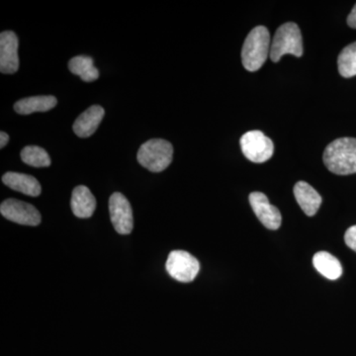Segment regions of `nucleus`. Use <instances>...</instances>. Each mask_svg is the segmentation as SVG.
Listing matches in <instances>:
<instances>
[{
	"label": "nucleus",
	"mask_w": 356,
	"mask_h": 356,
	"mask_svg": "<svg viewBox=\"0 0 356 356\" xmlns=\"http://www.w3.org/2000/svg\"><path fill=\"white\" fill-rule=\"evenodd\" d=\"M21 159L26 165L34 168H47L50 166L51 161L48 153L42 147L27 146L21 151Z\"/></svg>",
	"instance_id": "6ab92c4d"
},
{
	"label": "nucleus",
	"mask_w": 356,
	"mask_h": 356,
	"mask_svg": "<svg viewBox=\"0 0 356 356\" xmlns=\"http://www.w3.org/2000/svg\"><path fill=\"white\" fill-rule=\"evenodd\" d=\"M0 213L9 221L24 225V226H38L41 222V214L31 204L7 199L0 206Z\"/></svg>",
	"instance_id": "0eeeda50"
},
{
	"label": "nucleus",
	"mask_w": 356,
	"mask_h": 356,
	"mask_svg": "<svg viewBox=\"0 0 356 356\" xmlns=\"http://www.w3.org/2000/svg\"><path fill=\"white\" fill-rule=\"evenodd\" d=\"M72 74L79 76L86 83L95 81L99 77V70L93 65V58L88 56H76L69 63Z\"/></svg>",
	"instance_id": "f3484780"
},
{
	"label": "nucleus",
	"mask_w": 356,
	"mask_h": 356,
	"mask_svg": "<svg viewBox=\"0 0 356 356\" xmlns=\"http://www.w3.org/2000/svg\"><path fill=\"white\" fill-rule=\"evenodd\" d=\"M241 149L248 161L255 163H266L274 153L273 140L261 131H250L241 138Z\"/></svg>",
	"instance_id": "423d86ee"
},
{
	"label": "nucleus",
	"mask_w": 356,
	"mask_h": 356,
	"mask_svg": "<svg viewBox=\"0 0 356 356\" xmlns=\"http://www.w3.org/2000/svg\"><path fill=\"white\" fill-rule=\"evenodd\" d=\"M270 34L264 26H257L248 35L242 49V63L248 72L261 69L270 54Z\"/></svg>",
	"instance_id": "f03ea898"
},
{
	"label": "nucleus",
	"mask_w": 356,
	"mask_h": 356,
	"mask_svg": "<svg viewBox=\"0 0 356 356\" xmlns=\"http://www.w3.org/2000/svg\"><path fill=\"white\" fill-rule=\"evenodd\" d=\"M324 163L327 170L337 175L356 173V139L339 138L334 140L324 152Z\"/></svg>",
	"instance_id": "f257e3e1"
},
{
	"label": "nucleus",
	"mask_w": 356,
	"mask_h": 356,
	"mask_svg": "<svg viewBox=\"0 0 356 356\" xmlns=\"http://www.w3.org/2000/svg\"><path fill=\"white\" fill-rule=\"evenodd\" d=\"M346 245L356 252V226L350 227L344 235Z\"/></svg>",
	"instance_id": "aec40b11"
},
{
	"label": "nucleus",
	"mask_w": 356,
	"mask_h": 356,
	"mask_svg": "<svg viewBox=\"0 0 356 356\" xmlns=\"http://www.w3.org/2000/svg\"><path fill=\"white\" fill-rule=\"evenodd\" d=\"M165 268L173 280L188 283L195 280L200 270V264L197 259L189 252L184 250H173L168 255Z\"/></svg>",
	"instance_id": "39448f33"
},
{
	"label": "nucleus",
	"mask_w": 356,
	"mask_h": 356,
	"mask_svg": "<svg viewBox=\"0 0 356 356\" xmlns=\"http://www.w3.org/2000/svg\"><path fill=\"white\" fill-rule=\"evenodd\" d=\"M339 72L346 79L356 76V42L346 46L337 58Z\"/></svg>",
	"instance_id": "a211bd4d"
},
{
	"label": "nucleus",
	"mask_w": 356,
	"mask_h": 356,
	"mask_svg": "<svg viewBox=\"0 0 356 356\" xmlns=\"http://www.w3.org/2000/svg\"><path fill=\"white\" fill-rule=\"evenodd\" d=\"M109 212L112 224L117 233L129 235L133 231V211L128 199L115 192L109 199Z\"/></svg>",
	"instance_id": "6e6552de"
},
{
	"label": "nucleus",
	"mask_w": 356,
	"mask_h": 356,
	"mask_svg": "<svg viewBox=\"0 0 356 356\" xmlns=\"http://www.w3.org/2000/svg\"><path fill=\"white\" fill-rule=\"evenodd\" d=\"M287 54L298 58L303 55V40L296 23L288 22L281 25L271 43L269 56L273 63L280 62L281 58Z\"/></svg>",
	"instance_id": "7ed1b4c3"
},
{
	"label": "nucleus",
	"mask_w": 356,
	"mask_h": 356,
	"mask_svg": "<svg viewBox=\"0 0 356 356\" xmlns=\"http://www.w3.org/2000/svg\"><path fill=\"white\" fill-rule=\"evenodd\" d=\"M294 195L307 216L312 217L316 215L318 208L322 205V197L320 194L305 181H299L295 184Z\"/></svg>",
	"instance_id": "f8f14e48"
},
{
	"label": "nucleus",
	"mask_w": 356,
	"mask_h": 356,
	"mask_svg": "<svg viewBox=\"0 0 356 356\" xmlns=\"http://www.w3.org/2000/svg\"><path fill=\"white\" fill-rule=\"evenodd\" d=\"M250 203L254 214L266 228L269 229L280 228L282 222L280 210L269 203L266 194L261 192H252L250 194Z\"/></svg>",
	"instance_id": "9d476101"
},
{
	"label": "nucleus",
	"mask_w": 356,
	"mask_h": 356,
	"mask_svg": "<svg viewBox=\"0 0 356 356\" xmlns=\"http://www.w3.org/2000/svg\"><path fill=\"white\" fill-rule=\"evenodd\" d=\"M58 100L55 96L42 95L23 98L15 103L14 110L21 115H29L34 112H46L53 109L57 105Z\"/></svg>",
	"instance_id": "2eb2a0df"
},
{
	"label": "nucleus",
	"mask_w": 356,
	"mask_h": 356,
	"mask_svg": "<svg viewBox=\"0 0 356 356\" xmlns=\"http://www.w3.org/2000/svg\"><path fill=\"white\" fill-rule=\"evenodd\" d=\"M70 207L77 218L88 219L95 213L96 199L88 187L79 185L72 191Z\"/></svg>",
	"instance_id": "4468645a"
},
{
	"label": "nucleus",
	"mask_w": 356,
	"mask_h": 356,
	"mask_svg": "<svg viewBox=\"0 0 356 356\" xmlns=\"http://www.w3.org/2000/svg\"><path fill=\"white\" fill-rule=\"evenodd\" d=\"M2 182L9 188L21 192L25 195L37 197L41 194V184L31 175L19 172H6L2 177Z\"/></svg>",
	"instance_id": "ddd939ff"
},
{
	"label": "nucleus",
	"mask_w": 356,
	"mask_h": 356,
	"mask_svg": "<svg viewBox=\"0 0 356 356\" xmlns=\"http://www.w3.org/2000/svg\"><path fill=\"white\" fill-rule=\"evenodd\" d=\"M8 140L9 136L7 135L6 133H0V147H1V149H3V147L6 146L7 143H8Z\"/></svg>",
	"instance_id": "4be33fe9"
},
{
	"label": "nucleus",
	"mask_w": 356,
	"mask_h": 356,
	"mask_svg": "<svg viewBox=\"0 0 356 356\" xmlns=\"http://www.w3.org/2000/svg\"><path fill=\"white\" fill-rule=\"evenodd\" d=\"M173 147L168 140L152 139L143 144L138 152L140 165L152 172H161L172 161Z\"/></svg>",
	"instance_id": "20e7f679"
},
{
	"label": "nucleus",
	"mask_w": 356,
	"mask_h": 356,
	"mask_svg": "<svg viewBox=\"0 0 356 356\" xmlns=\"http://www.w3.org/2000/svg\"><path fill=\"white\" fill-rule=\"evenodd\" d=\"M17 35L13 31H4L0 34V72L2 74H15L19 69Z\"/></svg>",
	"instance_id": "1a4fd4ad"
},
{
	"label": "nucleus",
	"mask_w": 356,
	"mask_h": 356,
	"mask_svg": "<svg viewBox=\"0 0 356 356\" xmlns=\"http://www.w3.org/2000/svg\"><path fill=\"white\" fill-rule=\"evenodd\" d=\"M313 264L318 273L330 280H337L343 274L341 262L329 252H320L314 255Z\"/></svg>",
	"instance_id": "dca6fc26"
},
{
	"label": "nucleus",
	"mask_w": 356,
	"mask_h": 356,
	"mask_svg": "<svg viewBox=\"0 0 356 356\" xmlns=\"http://www.w3.org/2000/svg\"><path fill=\"white\" fill-rule=\"evenodd\" d=\"M348 24L350 27L353 28V29H356V4L353 6L350 15H348Z\"/></svg>",
	"instance_id": "412c9836"
},
{
	"label": "nucleus",
	"mask_w": 356,
	"mask_h": 356,
	"mask_svg": "<svg viewBox=\"0 0 356 356\" xmlns=\"http://www.w3.org/2000/svg\"><path fill=\"white\" fill-rule=\"evenodd\" d=\"M104 115V109L99 105L89 107L83 113L79 115V118L74 122L72 126L74 134L83 139L90 137L99 127Z\"/></svg>",
	"instance_id": "9b49d317"
}]
</instances>
